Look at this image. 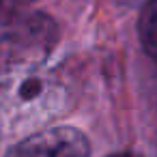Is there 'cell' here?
Masks as SVG:
<instances>
[{"instance_id": "cell-2", "label": "cell", "mask_w": 157, "mask_h": 157, "mask_svg": "<svg viewBox=\"0 0 157 157\" xmlns=\"http://www.w3.org/2000/svg\"><path fill=\"white\" fill-rule=\"evenodd\" d=\"M138 37L144 52L157 63V0H148L140 11Z\"/></svg>"}, {"instance_id": "cell-4", "label": "cell", "mask_w": 157, "mask_h": 157, "mask_svg": "<svg viewBox=\"0 0 157 157\" xmlns=\"http://www.w3.org/2000/svg\"><path fill=\"white\" fill-rule=\"evenodd\" d=\"M110 157H138V155H133V153H114Z\"/></svg>"}, {"instance_id": "cell-5", "label": "cell", "mask_w": 157, "mask_h": 157, "mask_svg": "<svg viewBox=\"0 0 157 157\" xmlns=\"http://www.w3.org/2000/svg\"><path fill=\"white\" fill-rule=\"evenodd\" d=\"M7 24H9V22H7ZM2 26H5V24H2ZM2 26H0V28H2ZM0 41H2V39H0ZM0 58H2V54H0Z\"/></svg>"}, {"instance_id": "cell-3", "label": "cell", "mask_w": 157, "mask_h": 157, "mask_svg": "<svg viewBox=\"0 0 157 157\" xmlns=\"http://www.w3.org/2000/svg\"><path fill=\"white\" fill-rule=\"evenodd\" d=\"M33 0H0V26L11 22V17H17L22 9H26Z\"/></svg>"}, {"instance_id": "cell-1", "label": "cell", "mask_w": 157, "mask_h": 157, "mask_svg": "<svg viewBox=\"0 0 157 157\" xmlns=\"http://www.w3.org/2000/svg\"><path fill=\"white\" fill-rule=\"evenodd\" d=\"M5 157H90V144L80 129L60 125L15 142Z\"/></svg>"}]
</instances>
